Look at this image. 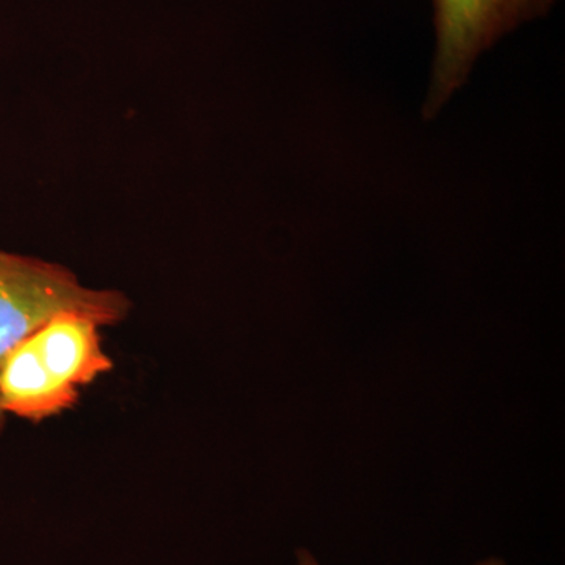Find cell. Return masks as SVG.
Returning <instances> with one entry per match:
<instances>
[{"label":"cell","instance_id":"3","mask_svg":"<svg viewBox=\"0 0 565 565\" xmlns=\"http://www.w3.org/2000/svg\"><path fill=\"white\" fill-rule=\"evenodd\" d=\"M556 0H434L435 54L424 118H434L470 76L479 55Z\"/></svg>","mask_w":565,"mask_h":565},{"label":"cell","instance_id":"2","mask_svg":"<svg viewBox=\"0 0 565 565\" xmlns=\"http://www.w3.org/2000/svg\"><path fill=\"white\" fill-rule=\"evenodd\" d=\"M131 302L114 289H88L61 264L0 250V370L7 356L55 316H87L102 327L128 318ZM0 408V433L6 426Z\"/></svg>","mask_w":565,"mask_h":565},{"label":"cell","instance_id":"1","mask_svg":"<svg viewBox=\"0 0 565 565\" xmlns=\"http://www.w3.org/2000/svg\"><path fill=\"white\" fill-rule=\"evenodd\" d=\"M99 329L87 316L63 313L18 344L0 370L3 414L41 423L79 403L81 390L114 367Z\"/></svg>","mask_w":565,"mask_h":565},{"label":"cell","instance_id":"4","mask_svg":"<svg viewBox=\"0 0 565 565\" xmlns=\"http://www.w3.org/2000/svg\"><path fill=\"white\" fill-rule=\"evenodd\" d=\"M299 565H319L318 561L315 559L313 556L310 555V553L302 552L299 555ZM476 565H504L501 563V561L498 559H486L482 561V563L476 564Z\"/></svg>","mask_w":565,"mask_h":565}]
</instances>
